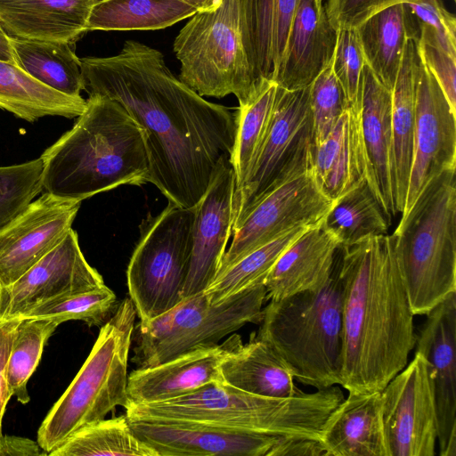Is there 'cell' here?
I'll return each mask as SVG.
<instances>
[{
  "label": "cell",
  "instance_id": "obj_1",
  "mask_svg": "<svg viewBox=\"0 0 456 456\" xmlns=\"http://www.w3.org/2000/svg\"><path fill=\"white\" fill-rule=\"evenodd\" d=\"M81 67L89 94L118 102L143 128L148 182L168 201L194 208L231 155L235 114L205 100L175 77L159 51L135 40L115 55L83 58Z\"/></svg>",
  "mask_w": 456,
  "mask_h": 456
},
{
  "label": "cell",
  "instance_id": "obj_2",
  "mask_svg": "<svg viewBox=\"0 0 456 456\" xmlns=\"http://www.w3.org/2000/svg\"><path fill=\"white\" fill-rule=\"evenodd\" d=\"M343 288L340 385L381 392L408 363L416 343L413 318L391 235L339 247Z\"/></svg>",
  "mask_w": 456,
  "mask_h": 456
},
{
  "label": "cell",
  "instance_id": "obj_3",
  "mask_svg": "<svg viewBox=\"0 0 456 456\" xmlns=\"http://www.w3.org/2000/svg\"><path fill=\"white\" fill-rule=\"evenodd\" d=\"M40 158L43 190L62 200L82 201L149 181L143 128L123 105L105 95L89 94L73 127Z\"/></svg>",
  "mask_w": 456,
  "mask_h": 456
},
{
  "label": "cell",
  "instance_id": "obj_4",
  "mask_svg": "<svg viewBox=\"0 0 456 456\" xmlns=\"http://www.w3.org/2000/svg\"><path fill=\"white\" fill-rule=\"evenodd\" d=\"M344 399L338 386L311 394L266 397L247 393L224 382L209 383L183 396L158 403L126 405L135 416L211 423L279 436L320 439L330 414Z\"/></svg>",
  "mask_w": 456,
  "mask_h": 456
},
{
  "label": "cell",
  "instance_id": "obj_5",
  "mask_svg": "<svg viewBox=\"0 0 456 456\" xmlns=\"http://www.w3.org/2000/svg\"><path fill=\"white\" fill-rule=\"evenodd\" d=\"M342 301L338 248L327 283L316 290L270 300L255 337L273 348L298 382L316 389L340 385Z\"/></svg>",
  "mask_w": 456,
  "mask_h": 456
},
{
  "label": "cell",
  "instance_id": "obj_6",
  "mask_svg": "<svg viewBox=\"0 0 456 456\" xmlns=\"http://www.w3.org/2000/svg\"><path fill=\"white\" fill-rule=\"evenodd\" d=\"M455 183V170L433 179L391 235L414 315L427 314L456 291Z\"/></svg>",
  "mask_w": 456,
  "mask_h": 456
},
{
  "label": "cell",
  "instance_id": "obj_7",
  "mask_svg": "<svg viewBox=\"0 0 456 456\" xmlns=\"http://www.w3.org/2000/svg\"><path fill=\"white\" fill-rule=\"evenodd\" d=\"M135 317L132 300L125 298L102 326L87 359L38 429L37 443L47 455L118 405L128 404L127 364Z\"/></svg>",
  "mask_w": 456,
  "mask_h": 456
},
{
  "label": "cell",
  "instance_id": "obj_8",
  "mask_svg": "<svg viewBox=\"0 0 456 456\" xmlns=\"http://www.w3.org/2000/svg\"><path fill=\"white\" fill-rule=\"evenodd\" d=\"M266 299L264 283L213 304L204 291L183 297L151 322L139 324L132 361L137 368L158 365L218 344L248 323H259Z\"/></svg>",
  "mask_w": 456,
  "mask_h": 456
},
{
  "label": "cell",
  "instance_id": "obj_9",
  "mask_svg": "<svg viewBox=\"0 0 456 456\" xmlns=\"http://www.w3.org/2000/svg\"><path fill=\"white\" fill-rule=\"evenodd\" d=\"M174 52L181 63L179 79L200 96L233 94L241 104L262 84L247 59L238 0L193 14L175 37Z\"/></svg>",
  "mask_w": 456,
  "mask_h": 456
},
{
  "label": "cell",
  "instance_id": "obj_10",
  "mask_svg": "<svg viewBox=\"0 0 456 456\" xmlns=\"http://www.w3.org/2000/svg\"><path fill=\"white\" fill-rule=\"evenodd\" d=\"M193 222L194 208L170 201L159 215L142 221L126 271L129 297L140 324L163 314L183 298Z\"/></svg>",
  "mask_w": 456,
  "mask_h": 456
},
{
  "label": "cell",
  "instance_id": "obj_11",
  "mask_svg": "<svg viewBox=\"0 0 456 456\" xmlns=\"http://www.w3.org/2000/svg\"><path fill=\"white\" fill-rule=\"evenodd\" d=\"M313 124L309 86L277 87L270 126L242 185L233 192L232 232L268 191L313 166Z\"/></svg>",
  "mask_w": 456,
  "mask_h": 456
},
{
  "label": "cell",
  "instance_id": "obj_12",
  "mask_svg": "<svg viewBox=\"0 0 456 456\" xmlns=\"http://www.w3.org/2000/svg\"><path fill=\"white\" fill-rule=\"evenodd\" d=\"M333 202L322 190L313 166L279 184L248 210L232 232V244L217 273L284 233L322 223Z\"/></svg>",
  "mask_w": 456,
  "mask_h": 456
},
{
  "label": "cell",
  "instance_id": "obj_13",
  "mask_svg": "<svg viewBox=\"0 0 456 456\" xmlns=\"http://www.w3.org/2000/svg\"><path fill=\"white\" fill-rule=\"evenodd\" d=\"M389 456H434L437 419L428 365L419 353L381 391Z\"/></svg>",
  "mask_w": 456,
  "mask_h": 456
},
{
  "label": "cell",
  "instance_id": "obj_14",
  "mask_svg": "<svg viewBox=\"0 0 456 456\" xmlns=\"http://www.w3.org/2000/svg\"><path fill=\"white\" fill-rule=\"evenodd\" d=\"M157 456H271L281 436L211 423L126 414Z\"/></svg>",
  "mask_w": 456,
  "mask_h": 456
},
{
  "label": "cell",
  "instance_id": "obj_15",
  "mask_svg": "<svg viewBox=\"0 0 456 456\" xmlns=\"http://www.w3.org/2000/svg\"><path fill=\"white\" fill-rule=\"evenodd\" d=\"M455 167L456 111L420 59L416 86L413 158L402 215L411 209L433 179Z\"/></svg>",
  "mask_w": 456,
  "mask_h": 456
},
{
  "label": "cell",
  "instance_id": "obj_16",
  "mask_svg": "<svg viewBox=\"0 0 456 456\" xmlns=\"http://www.w3.org/2000/svg\"><path fill=\"white\" fill-rule=\"evenodd\" d=\"M80 204L45 191L0 231L2 289L11 286L62 240Z\"/></svg>",
  "mask_w": 456,
  "mask_h": 456
},
{
  "label": "cell",
  "instance_id": "obj_17",
  "mask_svg": "<svg viewBox=\"0 0 456 456\" xmlns=\"http://www.w3.org/2000/svg\"><path fill=\"white\" fill-rule=\"evenodd\" d=\"M103 286V278L86 260L71 228L55 248L3 289V319L21 317L51 299Z\"/></svg>",
  "mask_w": 456,
  "mask_h": 456
},
{
  "label": "cell",
  "instance_id": "obj_18",
  "mask_svg": "<svg viewBox=\"0 0 456 456\" xmlns=\"http://www.w3.org/2000/svg\"><path fill=\"white\" fill-rule=\"evenodd\" d=\"M416 335V353L426 359L437 419L441 456L456 455V291L427 314Z\"/></svg>",
  "mask_w": 456,
  "mask_h": 456
},
{
  "label": "cell",
  "instance_id": "obj_19",
  "mask_svg": "<svg viewBox=\"0 0 456 456\" xmlns=\"http://www.w3.org/2000/svg\"><path fill=\"white\" fill-rule=\"evenodd\" d=\"M234 188L230 156H224L194 207L192 245L183 297L205 291L218 272L232 235Z\"/></svg>",
  "mask_w": 456,
  "mask_h": 456
},
{
  "label": "cell",
  "instance_id": "obj_20",
  "mask_svg": "<svg viewBox=\"0 0 456 456\" xmlns=\"http://www.w3.org/2000/svg\"><path fill=\"white\" fill-rule=\"evenodd\" d=\"M391 111L392 93L364 64L358 98L363 177L390 224L397 214Z\"/></svg>",
  "mask_w": 456,
  "mask_h": 456
},
{
  "label": "cell",
  "instance_id": "obj_21",
  "mask_svg": "<svg viewBox=\"0 0 456 456\" xmlns=\"http://www.w3.org/2000/svg\"><path fill=\"white\" fill-rule=\"evenodd\" d=\"M241 340L237 334L224 343L200 347L163 363L137 368L127 379L128 403L164 402L191 394L212 382H223L220 364Z\"/></svg>",
  "mask_w": 456,
  "mask_h": 456
},
{
  "label": "cell",
  "instance_id": "obj_22",
  "mask_svg": "<svg viewBox=\"0 0 456 456\" xmlns=\"http://www.w3.org/2000/svg\"><path fill=\"white\" fill-rule=\"evenodd\" d=\"M337 40L324 4L300 0L273 82L286 90L310 86L332 62Z\"/></svg>",
  "mask_w": 456,
  "mask_h": 456
},
{
  "label": "cell",
  "instance_id": "obj_23",
  "mask_svg": "<svg viewBox=\"0 0 456 456\" xmlns=\"http://www.w3.org/2000/svg\"><path fill=\"white\" fill-rule=\"evenodd\" d=\"M339 246L323 221L305 230L268 273L266 299L279 300L323 287L333 273Z\"/></svg>",
  "mask_w": 456,
  "mask_h": 456
},
{
  "label": "cell",
  "instance_id": "obj_24",
  "mask_svg": "<svg viewBox=\"0 0 456 456\" xmlns=\"http://www.w3.org/2000/svg\"><path fill=\"white\" fill-rule=\"evenodd\" d=\"M101 0H0V28L9 38L74 44Z\"/></svg>",
  "mask_w": 456,
  "mask_h": 456
},
{
  "label": "cell",
  "instance_id": "obj_25",
  "mask_svg": "<svg viewBox=\"0 0 456 456\" xmlns=\"http://www.w3.org/2000/svg\"><path fill=\"white\" fill-rule=\"evenodd\" d=\"M300 0H238L241 38L258 84L275 77Z\"/></svg>",
  "mask_w": 456,
  "mask_h": 456
},
{
  "label": "cell",
  "instance_id": "obj_26",
  "mask_svg": "<svg viewBox=\"0 0 456 456\" xmlns=\"http://www.w3.org/2000/svg\"><path fill=\"white\" fill-rule=\"evenodd\" d=\"M381 405V392H349L322 428L328 456H389Z\"/></svg>",
  "mask_w": 456,
  "mask_h": 456
},
{
  "label": "cell",
  "instance_id": "obj_27",
  "mask_svg": "<svg viewBox=\"0 0 456 456\" xmlns=\"http://www.w3.org/2000/svg\"><path fill=\"white\" fill-rule=\"evenodd\" d=\"M220 374L224 383L253 395L286 398L304 393L273 348L253 334L246 344L240 340L223 359Z\"/></svg>",
  "mask_w": 456,
  "mask_h": 456
},
{
  "label": "cell",
  "instance_id": "obj_28",
  "mask_svg": "<svg viewBox=\"0 0 456 456\" xmlns=\"http://www.w3.org/2000/svg\"><path fill=\"white\" fill-rule=\"evenodd\" d=\"M420 66L418 41L408 38L392 90V139L396 212L403 213L411 169L415 119L416 86Z\"/></svg>",
  "mask_w": 456,
  "mask_h": 456
},
{
  "label": "cell",
  "instance_id": "obj_29",
  "mask_svg": "<svg viewBox=\"0 0 456 456\" xmlns=\"http://www.w3.org/2000/svg\"><path fill=\"white\" fill-rule=\"evenodd\" d=\"M313 168L323 192L335 200L363 177L358 101L313 149Z\"/></svg>",
  "mask_w": 456,
  "mask_h": 456
},
{
  "label": "cell",
  "instance_id": "obj_30",
  "mask_svg": "<svg viewBox=\"0 0 456 456\" xmlns=\"http://www.w3.org/2000/svg\"><path fill=\"white\" fill-rule=\"evenodd\" d=\"M86 100L41 84L18 65L0 60V108L28 122L45 116L77 118Z\"/></svg>",
  "mask_w": 456,
  "mask_h": 456
},
{
  "label": "cell",
  "instance_id": "obj_31",
  "mask_svg": "<svg viewBox=\"0 0 456 456\" xmlns=\"http://www.w3.org/2000/svg\"><path fill=\"white\" fill-rule=\"evenodd\" d=\"M17 65L30 77L63 94L77 97L85 90L81 60L68 42L10 38Z\"/></svg>",
  "mask_w": 456,
  "mask_h": 456
},
{
  "label": "cell",
  "instance_id": "obj_32",
  "mask_svg": "<svg viewBox=\"0 0 456 456\" xmlns=\"http://www.w3.org/2000/svg\"><path fill=\"white\" fill-rule=\"evenodd\" d=\"M355 28L365 64L379 82L392 92L408 40L403 4L376 12Z\"/></svg>",
  "mask_w": 456,
  "mask_h": 456
},
{
  "label": "cell",
  "instance_id": "obj_33",
  "mask_svg": "<svg viewBox=\"0 0 456 456\" xmlns=\"http://www.w3.org/2000/svg\"><path fill=\"white\" fill-rule=\"evenodd\" d=\"M197 12L182 0H101L92 9L86 29H160Z\"/></svg>",
  "mask_w": 456,
  "mask_h": 456
},
{
  "label": "cell",
  "instance_id": "obj_34",
  "mask_svg": "<svg viewBox=\"0 0 456 456\" xmlns=\"http://www.w3.org/2000/svg\"><path fill=\"white\" fill-rule=\"evenodd\" d=\"M277 87L273 81L264 80L234 113L236 130L230 155L234 191L244 183L263 145L273 113Z\"/></svg>",
  "mask_w": 456,
  "mask_h": 456
},
{
  "label": "cell",
  "instance_id": "obj_35",
  "mask_svg": "<svg viewBox=\"0 0 456 456\" xmlns=\"http://www.w3.org/2000/svg\"><path fill=\"white\" fill-rule=\"evenodd\" d=\"M390 224L364 178L336 199L323 219V225L340 246L369 236L386 235Z\"/></svg>",
  "mask_w": 456,
  "mask_h": 456
},
{
  "label": "cell",
  "instance_id": "obj_36",
  "mask_svg": "<svg viewBox=\"0 0 456 456\" xmlns=\"http://www.w3.org/2000/svg\"><path fill=\"white\" fill-rule=\"evenodd\" d=\"M49 455L157 456L135 436L126 414L84 427Z\"/></svg>",
  "mask_w": 456,
  "mask_h": 456
},
{
  "label": "cell",
  "instance_id": "obj_37",
  "mask_svg": "<svg viewBox=\"0 0 456 456\" xmlns=\"http://www.w3.org/2000/svg\"><path fill=\"white\" fill-rule=\"evenodd\" d=\"M307 228L299 227L284 233L217 273L204 291L209 301L216 304L248 288L265 284L279 256Z\"/></svg>",
  "mask_w": 456,
  "mask_h": 456
},
{
  "label": "cell",
  "instance_id": "obj_38",
  "mask_svg": "<svg viewBox=\"0 0 456 456\" xmlns=\"http://www.w3.org/2000/svg\"><path fill=\"white\" fill-rule=\"evenodd\" d=\"M60 325L48 318H21L9 354L6 378L12 396L29 402L28 381L41 359L45 345Z\"/></svg>",
  "mask_w": 456,
  "mask_h": 456
},
{
  "label": "cell",
  "instance_id": "obj_39",
  "mask_svg": "<svg viewBox=\"0 0 456 456\" xmlns=\"http://www.w3.org/2000/svg\"><path fill=\"white\" fill-rule=\"evenodd\" d=\"M118 306L115 293L106 285L56 297L37 305L21 318H48L59 324L72 320L100 326Z\"/></svg>",
  "mask_w": 456,
  "mask_h": 456
},
{
  "label": "cell",
  "instance_id": "obj_40",
  "mask_svg": "<svg viewBox=\"0 0 456 456\" xmlns=\"http://www.w3.org/2000/svg\"><path fill=\"white\" fill-rule=\"evenodd\" d=\"M403 4L408 38L456 57V20L441 0H406Z\"/></svg>",
  "mask_w": 456,
  "mask_h": 456
},
{
  "label": "cell",
  "instance_id": "obj_41",
  "mask_svg": "<svg viewBox=\"0 0 456 456\" xmlns=\"http://www.w3.org/2000/svg\"><path fill=\"white\" fill-rule=\"evenodd\" d=\"M41 158L0 167V231L20 216L43 191Z\"/></svg>",
  "mask_w": 456,
  "mask_h": 456
},
{
  "label": "cell",
  "instance_id": "obj_42",
  "mask_svg": "<svg viewBox=\"0 0 456 456\" xmlns=\"http://www.w3.org/2000/svg\"><path fill=\"white\" fill-rule=\"evenodd\" d=\"M309 107L312 116L314 146L330 134L343 111L347 108L332 62L309 86Z\"/></svg>",
  "mask_w": 456,
  "mask_h": 456
},
{
  "label": "cell",
  "instance_id": "obj_43",
  "mask_svg": "<svg viewBox=\"0 0 456 456\" xmlns=\"http://www.w3.org/2000/svg\"><path fill=\"white\" fill-rule=\"evenodd\" d=\"M364 64V55L356 28L338 29L332 69L341 86L347 107L358 101Z\"/></svg>",
  "mask_w": 456,
  "mask_h": 456
},
{
  "label": "cell",
  "instance_id": "obj_44",
  "mask_svg": "<svg viewBox=\"0 0 456 456\" xmlns=\"http://www.w3.org/2000/svg\"><path fill=\"white\" fill-rule=\"evenodd\" d=\"M406 0H327L324 8L336 29L355 28L376 12Z\"/></svg>",
  "mask_w": 456,
  "mask_h": 456
},
{
  "label": "cell",
  "instance_id": "obj_45",
  "mask_svg": "<svg viewBox=\"0 0 456 456\" xmlns=\"http://www.w3.org/2000/svg\"><path fill=\"white\" fill-rule=\"evenodd\" d=\"M423 64L435 77L452 109L456 111V57L436 47L418 42Z\"/></svg>",
  "mask_w": 456,
  "mask_h": 456
},
{
  "label": "cell",
  "instance_id": "obj_46",
  "mask_svg": "<svg viewBox=\"0 0 456 456\" xmlns=\"http://www.w3.org/2000/svg\"><path fill=\"white\" fill-rule=\"evenodd\" d=\"M20 320L21 317H14L3 319L0 322V443L4 436L2 433L3 416L7 403L12 397L6 378L7 362L15 331Z\"/></svg>",
  "mask_w": 456,
  "mask_h": 456
},
{
  "label": "cell",
  "instance_id": "obj_47",
  "mask_svg": "<svg viewBox=\"0 0 456 456\" xmlns=\"http://www.w3.org/2000/svg\"><path fill=\"white\" fill-rule=\"evenodd\" d=\"M271 456H328V453L320 439L281 436Z\"/></svg>",
  "mask_w": 456,
  "mask_h": 456
},
{
  "label": "cell",
  "instance_id": "obj_48",
  "mask_svg": "<svg viewBox=\"0 0 456 456\" xmlns=\"http://www.w3.org/2000/svg\"><path fill=\"white\" fill-rule=\"evenodd\" d=\"M47 455L45 452L32 440L3 436L0 443V455Z\"/></svg>",
  "mask_w": 456,
  "mask_h": 456
},
{
  "label": "cell",
  "instance_id": "obj_49",
  "mask_svg": "<svg viewBox=\"0 0 456 456\" xmlns=\"http://www.w3.org/2000/svg\"><path fill=\"white\" fill-rule=\"evenodd\" d=\"M0 60L16 64V57L12 47L10 38L4 33L0 28Z\"/></svg>",
  "mask_w": 456,
  "mask_h": 456
},
{
  "label": "cell",
  "instance_id": "obj_50",
  "mask_svg": "<svg viewBox=\"0 0 456 456\" xmlns=\"http://www.w3.org/2000/svg\"><path fill=\"white\" fill-rule=\"evenodd\" d=\"M200 11H211L217 8L223 0H182Z\"/></svg>",
  "mask_w": 456,
  "mask_h": 456
},
{
  "label": "cell",
  "instance_id": "obj_51",
  "mask_svg": "<svg viewBox=\"0 0 456 456\" xmlns=\"http://www.w3.org/2000/svg\"><path fill=\"white\" fill-rule=\"evenodd\" d=\"M4 290L0 286V322L3 320Z\"/></svg>",
  "mask_w": 456,
  "mask_h": 456
},
{
  "label": "cell",
  "instance_id": "obj_52",
  "mask_svg": "<svg viewBox=\"0 0 456 456\" xmlns=\"http://www.w3.org/2000/svg\"><path fill=\"white\" fill-rule=\"evenodd\" d=\"M317 4L319 5H322L323 4V0H316Z\"/></svg>",
  "mask_w": 456,
  "mask_h": 456
},
{
  "label": "cell",
  "instance_id": "obj_53",
  "mask_svg": "<svg viewBox=\"0 0 456 456\" xmlns=\"http://www.w3.org/2000/svg\"><path fill=\"white\" fill-rule=\"evenodd\" d=\"M455 1V0H454Z\"/></svg>",
  "mask_w": 456,
  "mask_h": 456
}]
</instances>
